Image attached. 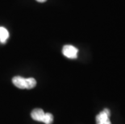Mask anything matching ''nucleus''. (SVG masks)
Returning a JSON list of instances; mask_svg holds the SVG:
<instances>
[{
	"mask_svg": "<svg viewBox=\"0 0 125 124\" xmlns=\"http://www.w3.org/2000/svg\"><path fill=\"white\" fill-rule=\"evenodd\" d=\"M36 1H37L38 2H46L47 0H36Z\"/></svg>",
	"mask_w": 125,
	"mask_h": 124,
	"instance_id": "6",
	"label": "nucleus"
},
{
	"mask_svg": "<svg viewBox=\"0 0 125 124\" xmlns=\"http://www.w3.org/2000/svg\"><path fill=\"white\" fill-rule=\"evenodd\" d=\"M9 37V32L6 28L0 27V42L2 44H5Z\"/></svg>",
	"mask_w": 125,
	"mask_h": 124,
	"instance_id": "5",
	"label": "nucleus"
},
{
	"mask_svg": "<svg viewBox=\"0 0 125 124\" xmlns=\"http://www.w3.org/2000/svg\"><path fill=\"white\" fill-rule=\"evenodd\" d=\"M78 50L73 45H65L62 48V53L69 59H76L78 57Z\"/></svg>",
	"mask_w": 125,
	"mask_h": 124,
	"instance_id": "3",
	"label": "nucleus"
},
{
	"mask_svg": "<svg viewBox=\"0 0 125 124\" xmlns=\"http://www.w3.org/2000/svg\"><path fill=\"white\" fill-rule=\"evenodd\" d=\"M32 119L42 122L45 124H52L53 122V116L50 113H44L42 109H34L31 113Z\"/></svg>",
	"mask_w": 125,
	"mask_h": 124,
	"instance_id": "2",
	"label": "nucleus"
},
{
	"mask_svg": "<svg viewBox=\"0 0 125 124\" xmlns=\"http://www.w3.org/2000/svg\"><path fill=\"white\" fill-rule=\"evenodd\" d=\"M13 84L19 89H32L36 86V81L33 77L23 78L22 76H16L12 78Z\"/></svg>",
	"mask_w": 125,
	"mask_h": 124,
	"instance_id": "1",
	"label": "nucleus"
},
{
	"mask_svg": "<svg viewBox=\"0 0 125 124\" xmlns=\"http://www.w3.org/2000/svg\"><path fill=\"white\" fill-rule=\"evenodd\" d=\"M111 112L108 109H104L96 116V124H111L110 121Z\"/></svg>",
	"mask_w": 125,
	"mask_h": 124,
	"instance_id": "4",
	"label": "nucleus"
}]
</instances>
